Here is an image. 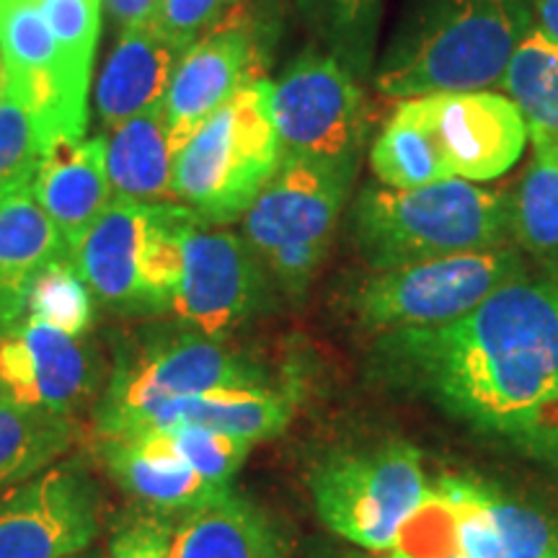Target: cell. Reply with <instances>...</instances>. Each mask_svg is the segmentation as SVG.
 Masks as SVG:
<instances>
[{
	"mask_svg": "<svg viewBox=\"0 0 558 558\" xmlns=\"http://www.w3.org/2000/svg\"><path fill=\"white\" fill-rule=\"evenodd\" d=\"M320 522L352 546L390 554L401 530L429 497V478L416 448L380 442L329 456L311 473Z\"/></svg>",
	"mask_w": 558,
	"mask_h": 558,
	"instance_id": "9",
	"label": "cell"
},
{
	"mask_svg": "<svg viewBox=\"0 0 558 558\" xmlns=\"http://www.w3.org/2000/svg\"><path fill=\"white\" fill-rule=\"evenodd\" d=\"M298 5L329 54L344 62L357 81L367 78L383 0H298Z\"/></svg>",
	"mask_w": 558,
	"mask_h": 558,
	"instance_id": "29",
	"label": "cell"
},
{
	"mask_svg": "<svg viewBox=\"0 0 558 558\" xmlns=\"http://www.w3.org/2000/svg\"><path fill=\"white\" fill-rule=\"evenodd\" d=\"M0 58L5 86L37 114L45 143L62 137L54 68L58 50L37 0H0Z\"/></svg>",
	"mask_w": 558,
	"mask_h": 558,
	"instance_id": "20",
	"label": "cell"
},
{
	"mask_svg": "<svg viewBox=\"0 0 558 558\" xmlns=\"http://www.w3.org/2000/svg\"><path fill=\"white\" fill-rule=\"evenodd\" d=\"M290 418L292 399L288 390H277L269 383H264V386L218 388L177 399L160 407L132 435L179 427V424H199V427L226 432V435L248 439V442L256 445L282 435L288 429Z\"/></svg>",
	"mask_w": 558,
	"mask_h": 558,
	"instance_id": "22",
	"label": "cell"
},
{
	"mask_svg": "<svg viewBox=\"0 0 558 558\" xmlns=\"http://www.w3.org/2000/svg\"><path fill=\"white\" fill-rule=\"evenodd\" d=\"M533 26L530 0H418L390 41L375 86L388 99L499 83Z\"/></svg>",
	"mask_w": 558,
	"mask_h": 558,
	"instance_id": "3",
	"label": "cell"
},
{
	"mask_svg": "<svg viewBox=\"0 0 558 558\" xmlns=\"http://www.w3.org/2000/svg\"><path fill=\"white\" fill-rule=\"evenodd\" d=\"M32 192L60 230L68 251H73L111 202L107 137L52 140L41 156Z\"/></svg>",
	"mask_w": 558,
	"mask_h": 558,
	"instance_id": "16",
	"label": "cell"
},
{
	"mask_svg": "<svg viewBox=\"0 0 558 558\" xmlns=\"http://www.w3.org/2000/svg\"><path fill=\"white\" fill-rule=\"evenodd\" d=\"M163 518L132 514L124 520L111 538L109 558H169L171 520Z\"/></svg>",
	"mask_w": 558,
	"mask_h": 558,
	"instance_id": "34",
	"label": "cell"
},
{
	"mask_svg": "<svg viewBox=\"0 0 558 558\" xmlns=\"http://www.w3.org/2000/svg\"><path fill=\"white\" fill-rule=\"evenodd\" d=\"M173 148L163 104L132 117L107 137L111 197L132 202L173 199Z\"/></svg>",
	"mask_w": 558,
	"mask_h": 558,
	"instance_id": "25",
	"label": "cell"
},
{
	"mask_svg": "<svg viewBox=\"0 0 558 558\" xmlns=\"http://www.w3.org/2000/svg\"><path fill=\"white\" fill-rule=\"evenodd\" d=\"M352 239L369 269L509 246L512 197L463 179L414 190L369 184L352 205Z\"/></svg>",
	"mask_w": 558,
	"mask_h": 558,
	"instance_id": "4",
	"label": "cell"
},
{
	"mask_svg": "<svg viewBox=\"0 0 558 558\" xmlns=\"http://www.w3.org/2000/svg\"><path fill=\"white\" fill-rule=\"evenodd\" d=\"M181 54L156 21L120 34L96 86V111L107 130L163 104Z\"/></svg>",
	"mask_w": 558,
	"mask_h": 558,
	"instance_id": "19",
	"label": "cell"
},
{
	"mask_svg": "<svg viewBox=\"0 0 558 558\" xmlns=\"http://www.w3.org/2000/svg\"><path fill=\"white\" fill-rule=\"evenodd\" d=\"M527 277L518 246H499L439 259L373 269L349 295L354 318L378 337L407 329H432L463 318L488 295Z\"/></svg>",
	"mask_w": 558,
	"mask_h": 558,
	"instance_id": "8",
	"label": "cell"
},
{
	"mask_svg": "<svg viewBox=\"0 0 558 558\" xmlns=\"http://www.w3.org/2000/svg\"><path fill=\"white\" fill-rule=\"evenodd\" d=\"M58 50L62 137L81 140L88 122V86L101 32V0H37Z\"/></svg>",
	"mask_w": 558,
	"mask_h": 558,
	"instance_id": "24",
	"label": "cell"
},
{
	"mask_svg": "<svg viewBox=\"0 0 558 558\" xmlns=\"http://www.w3.org/2000/svg\"><path fill=\"white\" fill-rule=\"evenodd\" d=\"M386 558H465V556H409V554H401V550H390V554H386Z\"/></svg>",
	"mask_w": 558,
	"mask_h": 558,
	"instance_id": "37",
	"label": "cell"
},
{
	"mask_svg": "<svg viewBox=\"0 0 558 558\" xmlns=\"http://www.w3.org/2000/svg\"><path fill=\"white\" fill-rule=\"evenodd\" d=\"M267 375L226 341L192 329L150 333L120 349L96 407V437H128L166 403L218 388L264 386Z\"/></svg>",
	"mask_w": 558,
	"mask_h": 558,
	"instance_id": "6",
	"label": "cell"
},
{
	"mask_svg": "<svg viewBox=\"0 0 558 558\" xmlns=\"http://www.w3.org/2000/svg\"><path fill=\"white\" fill-rule=\"evenodd\" d=\"M271 81H254L209 114L173 163V199L205 226L241 220L282 163Z\"/></svg>",
	"mask_w": 558,
	"mask_h": 558,
	"instance_id": "5",
	"label": "cell"
},
{
	"mask_svg": "<svg viewBox=\"0 0 558 558\" xmlns=\"http://www.w3.org/2000/svg\"><path fill=\"white\" fill-rule=\"evenodd\" d=\"M73 558H99V556H83V554H81V556H73Z\"/></svg>",
	"mask_w": 558,
	"mask_h": 558,
	"instance_id": "39",
	"label": "cell"
},
{
	"mask_svg": "<svg viewBox=\"0 0 558 558\" xmlns=\"http://www.w3.org/2000/svg\"><path fill=\"white\" fill-rule=\"evenodd\" d=\"M99 456L130 497L143 501L158 514H181L205 505L230 486L202 478L173 452L163 432L99 439Z\"/></svg>",
	"mask_w": 558,
	"mask_h": 558,
	"instance_id": "17",
	"label": "cell"
},
{
	"mask_svg": "<svg viewBox=\"0 0 558 558\" xmlns=\"http://www.w3.org/2000/svg\"><path fill=\"white\" fill-rule=\"evenodd\" d=\"M5 88V68H3V58H0V94H3Z\"/></svg>",
	"mask_w": 558,
	"mask_h": 558,
	"instance_id": "38",
	"label": "cell"
},
{
	"mask_svg": "<svg viewBox=\"0 0 558 558\" xmlns=\"http://www.w3.org/2000/svg\"><path fill=\"white\" fill-rule=\"evenodd\" d=\"M533 158L512 197V239L522 251L558 279V137L530 128Z\"/></svg>",
	"mask_w": 558,
	"mask_h": 558,
	"instance_id": "26",
	"label": "cell"
},
{
	"mask_svg": "<svg viewBox=\"0 0 558 558\" xmlns=\"http://www.w3.org/2000/svg\"><path fill=\"white\" fill-rule=\"evenodd\" d=\"M432 492L492 530L507 558H558V520L478 476H439Z\"/></svg>",
	"mask_w": 558,
	"mask_h": 558,
	"instance_id": "23",
	"label": "cell"
},
{
	"mask_svg": "<svg viewBox=\"0 0 558 558\" xmlns=\"http://www.w3.org/2000/svg\"><path fill=\"white\" fill-rule=\"evenodd\" d=\"M269 111L282 156L357 166L367 135V104L360 81L333 54H300L271 83Z\"/></svg>",
	"mask_w": 558,
	"mask_h": 558,
	"instance_id": "10",
	"label": "cell"
},
{
	"mask_svg": "<svg viewBox=\"0 0 558 558\" xmlns=\"http://www.w3.org/2000/svg\"><path fill=\"white\" fill-rule=\"evenodd\" d=\"M60 256H70L68 243L32 186L0 199V333L26 316L32 282Z\"/></svg>",
	"mask_w": 558,
	"mask_h": 558,
	"instance_id": "21",
	"label": "cell"
},
{
	"mask_svg": "<svg viewBox=\"0 0 558 558\" xmlns=\"http://www.w3.org/2000/svg\"><path fill=\"white\" fill-rule=\"evenodd\" d=\"M104 11L117 29L128 32L156 21L160 0H101Z\"/></svg>",
	"mask_w": 558,
	"mask_h": 558,
	"instance_id": "35",
	"label": "cell"
},
{
	"mask_svg": "<svg viewBox=\"0 0 558 558\" xmlns=\"http://www.w3.org/2000/svg\"><path fill=\"white\" fill-rule=\"evenodd\" d=\"M375 357L473 435L558 471V279H514L450 324L383 333Z\"/></svg>",
	"mask_w": 558,
	"mask_h": 558,
	"instance_id": "1",
	"label": "cell"
},
{
	"mask_svg": "<svg viewBox=\"0 0 558 558\" xmlns=\"http://www.w3.org/2000/svg\"><path fill=\"white\" fill-rule=\"evenodd\" d=\"M96 390V365L81 339L34 318L0 333V401L73 416Z\"/></svg>",
	"mask_w": 558,
	"mask_h": 558,
	"instance_id": "13",
	"label": "cell"
},
{
	"mask_svg": "<svg viewBox=\"0 0 558 558\" xmlns=\"http://www.w3.org/2000/svg\"><path fill=\"white\" fill-rule=\"evenodd\" d=\"M230 3L233 0H160L156 24L184 58L190 47L220 24Z\"/></svg>",
	"mask_w": 558,
	"mask_h": 558,
	"instance_id": "33",
	"label": "cell"
},
{
	"mask_svg": "<svg viewBox=\"0 0 558 558\" xmlns=\"http://www.w3.org/2000/svg\"><path fill=\"white\" fill-rule=\"evenodd\" d=\"M499 83L520 107L527 130L538 128L558 137V45L535 24L512 52Z\"/></svg>",
	"mask_w": 558,
	"mask_h": 558,
	"instance_id": "28",
	"label": "cell"
},
{
	"mask_svg": "<svg viewBox=\"0 0 558 558\" xmlns=\"http://www.w3.org/2000/svg\"><path fill=\"white\" fill-rule=\"evenodd\" d=\"M45 148L37 114L5 86L0 94V199L32 186Z\"/></svg>",
	"mask_w": 558,
	"mask_h": 558,
	"instance_id": "31",
	"label": "cell"
},
{
	"mask_svg": "<svg viewBox=\"0 0 558 558\" xmlns=\"http://www.w3.org/2000/svg\"><path fill=\"white\" fill-rule=\"evenodd\" d=\"M264 275L243 235L197 220L181 241L171 313L186 329L222 341L262 308Z\"/></svg>",
	"mask_w": 558,
	"mask_h": 558,
	"instance_id": "11",
	"label": "cell"
},
{
	"mask_svg": "<svg viewBox=\"0 0 558 558\" xmlns=\"http://www.w3.org/2000/svg\"><path fill=\"white\" fill-rule=\"evenodd\" d=\"M158 432H163L173 452L194 473H199L202 478L213 481L218 486H230V481L241 471V465L246 463L248 452L254 450V442H248V439L199 427V424H179V427Z\"/></svg>",
	"mask_w": 558,
	"mask_h": 558,
	"instance_id": "32",
	"label": "cell"
},
{
	"mask_svg": "<svg viewBox=\"0 0 558 558\" xmlns=\"http://www.w3.org/2000/svg\"><path fill=\"white\" fill-rule=\"evenodd\" d=\"M535 26L558 45V0H530Z\"/></svg>",
	"mask_w": 558,
	"mask_h": 558,
	"instance_id": "36",
	"label": "cell"
},
{
	"mask_svg": "<svg viewBox=\"0 0 558 558\" xmlns=\"http://www.w3.org/2000/svg\"><path fill=\"white\" fill-rule=\"evenodd\" d=\"M256 37L243 19L220 21L184 52L163 96L166 128L177 156L209 114H215L248 83L262 81L256 78Z\"/></svg>",
	"mask_w": 558,
	"mask_h": 558,
	"instance_id": "14",
	"label": "cell"
},
{
	"mask_svg": "<svg viewBox=\"0 0 558 558\" xmlns=\"http://www.w3.org/2000/svg\"><path fill=\"white\" fill-rule=\"evenodd\" d=\"M163 202L114 199L96 218L70 259L96 298L109 308L148 316L143 269Z\"/></svg>",
	"mask_w": 558,
	"mask_h": 558,
	"instance_id": "15",
	"label": "cell"
},
{
	"mask_svg": "<svg viewBox=\"0 0 558 558\" xmlns=\"http://www.w3.org/2000/svg\"><path fill=\"white\" fill-rule=\"evenodd\" d=\"M357 166L282 156L243 215V241L288 295H303L331 246Z\"/></svg>",
	"mask_w": 558,
	"mask_h": 558,
	"instance_id": "7",
	"label": "cell"
},
{
	"mask_svg": "<svg viewBox=\"0 0 558 558\" xmlns=\"http://www.w3.org/2000/svg\"><path fill=\"white\" fill-rule=\"evenodd\" d=\"M94 311V292L70 256L47 264L26 298V318L41 320L75 339H83L90 331Z\"/></svg>",
	"mask_w": 558,
	"mask_h": 558,
	"instance_id": "30",
	"label": "cell"
},
{
	"mask_svg": "<svg viewBox=\"0 0 558 558\" xmlns=\"http://www.w3.org/2000/svg\"><path fill=\"white\" fill-rule=\"evenodd\" d=\"M177 518L169 530V558H288L269 514L233 488Z\"/></svg>",
	"mask_w": 558,
	"mask_h": 558,
	"instance_id": "18",
	"label": "cell"
},
{
	"mask_svg": "<svg viewBox=\"0 0 558 558\" xmlns=\"http://www.w3.org/2000/svg\"><path fill=\"white\" fill-rule=\"evenodd\" d=\"M99 530V488L73 465L41 471L0 497V558L81 556Z\"/></svg>",
	"mask_w": 558,
	"mask_h": 558,
	"instance_id": "12",
	"label": "cell"
},
{
	"mask_svg": "<svg viewBox=\"0 0 558 558\" xmlns=\"http://www.w3.org/2000/svg\"><path fill=\"white\" fill-rule=\"evenodd\" d=\"M73 416L0 401V494L39 476L75 442Z\"/></svg>",
	"mask_w": 558,
	"mask_h": 558,
	"instance_id": "27",
	"label": "cell"
},
{
	"mask_svg": "<svg viewBox=\"0 0 558 558\" xmlns=\"http://www.w3.org/2000/svg\"><path fill=\"white\" fill-rule=\"evenodd\" d=\"M530 132L518 104L492 90H439L403 99L369 150L380 184L494 181L518 163Z\"/></svg>",
	"mask_w": 558,
	"mask_h": 558,
	"instance_id": "2",
	"label": "cell"
}]
</instances>
